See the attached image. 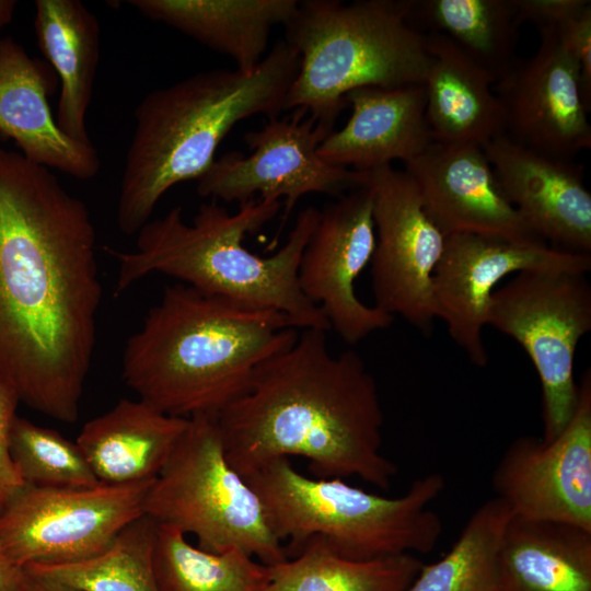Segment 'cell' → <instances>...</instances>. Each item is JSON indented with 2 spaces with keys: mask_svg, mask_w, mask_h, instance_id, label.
Returning <instances> with one entry per match:
<instances>
[{
  "mask_svg": "<svg viewBox=\"0 0 591 591\" xmlns=\"http://www.w3.org/2000/svg\"><path fill=\"white\" fill-rule=\"evenodd\" d=\"M101 300L86 205L0 143V375L20 402L77 421Z\"/></svg>",
  "mask_w": 591,
  "mask_h": 591,
  "instance_id": "obj_1",
  "label": "cell"
},
{
  "mask_svg": "<svg viewBox=\"0 0 591 591\" xmlns=\"http://www.w3.org/2000/svg\"><path fill=\"white\" fill-rule=\"evenodd\" d=\"M217 420L225 456L243 477L290 456L306 459L317 478L356 476L382 489L397 474L382 452L374 376L356 351L332 355L322 329H301L263 361Z\"/></svg>",
  "mask_w": 591,
  "mask_h": 591,
  "instance_id": "obj_2",
  "label": "cell"
},
{
  "mask_svg": "<svg viewBox=\"0 0 591 591\" xmlns=\"http://www.w3.org/2000/svg\"><path fill=\"white\" fill-rule=\"evenodd\" d=\"M298 335L279 311L169 286L126 343L123 379L166 415L218 416L247 390L255 369Z\"/></svg>",
  "mask_w": 591,
  "mask_h": 591,
  "instance_id": "obj_3",
  "label": "cell"
},
{
  "mask_svg": "<svg viewBox=\"0 0 591 591\" xmlns=\"http://www.w3.org/2000/svg\"><path fill=\"white\" fill-rule=\"evenodd\" d=\"M299 66L283 39L252 72L213 69L149 92L134 112L116 211L121 233L137 234L170 188L199 179L239 121L278 117Z\"/></svg>",
  "mask_w": 591,
  "mask_h": 591,
  "instance_id": "obj_4",
  "label": "cell"
},
{
  "mask_svg": "<svg viewBox=\"0 0 591 591\" xmlns=\"http://www.w3.org/2000/svg\"><path fill=\"white\" fill-rule=\"evenodd\" d=\"M282 207L280 200L251 199L231 213L216 200L202 204L190 223L176 206L149 220L136 234V248L109 250L118 262L115 294L151 274H163L210 296L286 314L299 329L331 331L318 306L302 293L298 269L320 210H301L287 242L270 256L244 246Z\"/></svg>",
  "mask_w": 591,
  "mask_h": 591,
  "instance_id": "obj_5",
  "label": "cell"
},
{
  "mask_svg": "<svg viewBox=\"0 0 591 591\" xmlns=\"http://www.w3.org/2000/svg\"><path fill=\"white\" fill-rule=\"evenodd\" d=\"M410 0H303L286 28L300 58L283 111L303 109L333 130L355 89L424 83L426 34L410 21Z\"/></svg>",
  "mask_w": 591,
  "mask_h": 591,
  "instance_id": "obj_6",
  "label": "cell"
},
{
  "mask_svg": "<svg viewBox=\"0 0 591 591\" xmlns=\"http://www.w3.org/2000/svg\"><path fill=\"white\" fill-rule=\"evenodd\" d=\"M257 494L287 558L311 537L337 555L369 560L431 552L442 533L430 506L443 491L441 474L415 479L402 496L368 493L341 478H311L289 459L274 460L244 477Z\"/></svg>",
  "mask_w": 591,
  "mask_h": 591,
  "instance_id": "obj_7",
  "label": "cell"
},
{
  "mask_svg": "<svg viewBox=\"0 0 591 591\" xmlns=\"http://www.w3.org/2000/svg\"><path fill=\"white\" fill-rule=\"evenodd\" d=\"M143 514L155 523L193 534L212 553L240 549L273 566L287 558L263 505L229 463L217 416L196 415L150 485Z\"/></svg>",
  "mask_w": 591,
  "mask_h": 591,
  "instance_id": "obj_8",
  "label": "cell"
},
{
  "mask_svg": "<svg viewBox=\"0 0 591 591\" xmlns=\"http://www.w3.org/2000/svg\"><path fill=\"white\" fill-rule=\"evenodd\" d=\"M487 325L518 341L530 357L542 387L543 442L570 420L579 394L573 360L591 331V286L586 273L523 270L497 288Z\"/></svg>",
  "mask_w": 591,
  "mask_h": 591,
  "instance_id": "obj_9",
  "label": "cell"
},
{
  "mask_svg": "<svg viewBox=\"0 0 591 591\" xmlns=\"http://www.w3.org/2000/svg\"><path fill=\"white\" fill-rule=\"evenodd\" d=\"M153 480L61 488L24 484L0 509V544L22 567L93 557L143 515Z\"/></svg>",
  "mask_w": 591,
  "mask_h": 591,
  "instance_id": "obj_10",
  "label": "cell"
},
{
  "mask_svg": "<svg viewBox=\"0 0 591 591\" xmlns=\"http://www.w3.org/2000/svg\"><path fill=\"white\" fill-rule=\"evenodd\" d=\"M333 130L303 109L283 118H269L259 130L247 131L251 154L229 152L215 159L198 179L197 194L239 205L251 199L280 200L285 217L308 194L343 196L363 183V171L335 166L317 154Z\"/></svg>",
  "mask_w": 591,
  "mask_h": 591,
  "instance_id": "obj_11",
  "label": "cell"
},
{
  "mask_svg": "<svg viewBox=\"0 0 591 591\" xmlns=\"http://www.w3.org/2000/svg\"><path fill=\"white\" fill-rule=\"evenodd\" d=\"M362 185L371 195L376 237L370 263L374 306L429 332L437 318L432 275L445 235L405 171L392 165L363 171Z\"/></svg>",
  "mask_w": 591,
  "mask_h": 591,
  "instance_id": "obj_12",
  "label": "cell"
},
{
  "mask_svg": "<svg viewBox=\"0 0 591 591\" xmlns=\"http://www.w3.org/2000/svg\"><path fill=\"white\" fill-rule=\"evenodd\" d=\"M591 270V254L569 253L545 242H519L459 232L445 236L432 275L437 318L470 360L484 367L488 355L483 339L494 291L509 275L523 270Z\"/></svg>",
  "mask_w": 591,
  "mask_h": 591,
  "instance_id": "obj_13",
  "label": "cell"
},
{
  "mask_svg": "<svg viewBox=\"0 0 591 591\" xmlns=\"http://www.w3.org/2000/svg\"><path fill=\"white\" fill-rule=\"evenodd\" d=\"M493 488L518 517L591 531V372L579 384L575 412L552 441L513 440L500 457Z\"/></svg>",
  "mask_w": 591,
  "mask_h": 591,
  "instance_id": "obj_14",
  "label": "cell"
},
{
  "mask_svg": "<svg viewBox=\"0 0 591 591\" xmlns=\"http://www.w3.org/2000/svg\"><path fill=\"white\" fill-rule=\"evenodd\" d=\"M375 242L371 195L362 185L320 211L300 259L302 293L349 345L387 328L395 318L364 304L355 291L357 278L371 263Z\"/></svg>",
  "mask_w": 591,
  "mask_h": 591,
  "instance_id": "obj_15",
  "label": "cell"
},
{
  "mask_svg": "<svg viewBox=\"0 0 591 591\" xmlns=\"http://www.w3.org/2000/svg\"><path fill=\"white\" fill-rule=\"evenodd\" d=\"M540 45L494 84L505 113V134L543 155L573 161L591 147V125L579 67L556 28H541Z\"/></svg>",
  "mask_w": 591,
  "mask_h": 591,
  "instance_id": "obj_16",
  "label": "cell"
},
{
  "mask_svg": "<svg viewBox=\"0 0 591 591\" xmlns=\"http://www.w3.org/2000/svg\"><path fill=\"white\" fill-rule=\"evenodd\" d=\"M498 186L529 229L554 248L591 254V194L583 167L499 135L482 146Z\"/></svg>",
  "mask_w": 591,
  "mask_h": 591,
  "instance_id": "obj_17",
  "label": "cell"
},
{
  "mask_svg": "<svg viewBox=\"0 0 591 591\" xmlns=\"http://www.w3.org/2000/svg\"><path fill=\"white\" fill-rule=\"evenodd\" d=\"M404 164L417 185L426 212L445 236L468 232L519 242H545L507 200L482 147L432 141Z\"/></svg>",
  "mask_w": 591,
  "mask_h": 591,
  "instance_id": "obj_18",
  "label": "cell"
},
{
  "mask_svg": "<svg viewBox=\"0 0 591 591\" xmlns=\"http://www.w3.org/2000/svg\"><path fill=\"white\" fill-rule=\"evenodd\" d=\"M56 83L49 65L30 57L12 37L0 38V134L28 161L91 179L101 160L92 143L74 140L58 127L48 100Z\"/></svg>",
  "mask_w": 591,
  "mask_h": 591,
  "instance_id": "obj_19",
  "label": "cell"
},
{
  "mask_svg": "<svg viewBox=\"0 0 591 591\" xmlns=\"http://www.w3.org/2000/svg\"><path fill=\"white\" fill-rule=\"evenodd\" d=\"M345 101L351 106L348 121L317 148L318 157L328 164L369 171L394 160L406 163L433 141L422 84L359 88L347 93Z\"/></svg>",
  "mask_w": 591,
  "mask_h": 591,
  "instance_id": "obj_20",
  "label": "cell"
},
{
  "mask_svg": "<svg viewBox=\"0 0 591 591\" xmlns=\"http://www.w3.org/2000/svg\"><path fill=\"white\" fill-rule=\"evenodd\" d=\"M426 42L430 63L422 85L432 140L482 147L505 134L493 77L444 34L429 32Z\"/></svg>",
  "mask_w": 591,
  "mask_h": 591,
  "instance_id": "obj_21",
  "label": "cell"
},
{
  "mask_svg": "<svg viewBox=\"0 0 591 591\" xmlns=\"http://www.w3.org/2000/svg\"><path fill=\"white\" fill-rule=\"evenodd\" d=\"M188 424L141 399H121L82 427L77 444L99 482L127 485L153 480Z\"/></svg>",
  "mask_w": 591,
  "mask_h": 591,
  "instance_id": "obj_22",
  "label": "cell"
},
{
  "mask_svg": "<svg viewBox=\"0 0 591 591\" xmlns=\"http://www.w3.org/2000/svg\"><path fill=\"white\" fill-rule=\"evenodd\" d=\"M143 16L169 25L252 72L264 59L271 30L286 25L298 0H129Z\"/></svg>",
  "mask_w": 591,
  "mask_h": 591,
  "instance_id": "obj_23",
  "label": "cell"
},
{
  "mask_svg": "<svg viewBox=\"0 0 591 591\" xmlns=\"http://www.w3.org/2000/svg\"><path fill=\"white\" fill-rule=\"evenodd\" d=\"M496 591H591V531L512 514L500 543Z\"/></svg>",
  "mask_w": 591,
  "mask_h": 591,
  "instance_id": "obj_24",
  "label": "cell"
},
{
  "mask_svg": "<svg viewBox=\"0 0 591 591\" xmlns=\"http://www.w3.org/2000/svg\"><path fill=\"white\" fill-rule=\"evenodd\" d=\"M37 45L60 80L56 121L70 138L92 143L86 112L100 59V24L79 0H36Z\"/></svg>",
  "mask_w": 591,
  "mask_h": 591,
  "instance_id": "obj_25",
  "label": "cell"
},
{
  "mask_svg": "<svg viewBox=\"0 0 591 591\" xmlns=\"http://www.w3.org/2000/svg\"><path fill=\"white\" fill-rule=\"evenodd\" d=\"M422 566L412 554L348 559L311 537L290 557L269 566L268 591H406Z\"/></svg>",
  "mask_w": 591,
  "mask_h": 591,
  "instance_id": "obj_26",
  "label": "cell"
},
{
  "mask_svg": "<svg viewBox=\"0 0 591 591\" xmlns=\"http://www.w3.org/2000/svg\"><path fill=\"white\" fill-rule=\"evenodd\" d=\"M412 23L453 40L495 83L517 59L518 23L510 0H410Z\"/></svg>",
  "mask_w": 591,
  "mask_h": 591,
  "instance_id": "obj_27",
  "label": "cell"
},
{
  "mask_svg": "<svg viewBox=\"0 0 591 591\" xmlns=\"http://www.w3.org/2000/svg\"><path fill=\"white\" fill-rule=\"evenodd\" d=\"M153 568L159 591H268L270 568L240 551L212 553L157 523Z\"/></svg>",
  "mask_w": 591,
  "mask_h": 591,
  "instance_id": "obj_28",
  "label": "cell"
},
{
  "mask_svg": "<svg viewBox=\"0 0 591 591\" xmlns=\"http://www.w3.org/2000/svg\"><path fill=\"white\" fill-rule=\"evenodd\" d=\"M157 523L141 515L102 553L65 564H32L28 575L76 591H159L153 568Z\"/></svg>",
  "mask_w": 591,
  "mask_h": 591,
  "instance_id": "obj_29",
  "label": "cell"
},
{
  "mask_svg": "<svg viewBox=\"0 0 591 591\" xmlns=\"http://www.w3.org/2000/svg\"><path fill=\"white\" fill-rule=\"evenodd\" d=\"M512 514L502 499L486 500L449 553L424 565L406 591H496L500 543Z\"/></svg>",
  "mask_w": 591,
  "mask_h": 591,
  "instance_id": "obj_30",
  "label": "cell"
},
{
  "mask_svg": "<svg viewBox=\"0 0 591 591\" xmlns=\"http://www.w3.org/2000/svg\"><path fill=\"white\" fill-rule=\"evenodd\" d=\"M9 452L25 485L61 488L101 483L77 442L20 416L12 425Z\"/></svg>",
  "mask_w": 591,
  "mask_h": 591,
  "instance_id": "obj_31",
  "label": "cell"
},
{
  "mask_svg": "<svg viewBox=\"0 0 591 591\" xmlns=\"http://www.w3.org/2000/svg\"><path fill=\"white\" fill-rule=\"evenodd\" d=\"M518 25L531 23L541 28L559 30L588 7L589 0H510Z\"/></svg>",
  "mask_w": 591,
  "mask_h": 591,
  "instance_id": "obj_32",
  "label": "cell"
},
{
  "mask_svg": "<svg viewBox=\"0 0 591 591\" xmlns=\"http://www.w3.org/2000/svg\"><path fill=\"white\" fill-rule=\"evenodd\" d=\"M20 403L8 381L0 375V509L24 485L10 457L9 441Z\"/></svg>",
  "mask_w": 591,
  "mask_h": 591,
  "instance_id": "obj_33",
  "label": "cell"
},
{
  "mask_svg": "<svg viewBox=\"0 0 591 591\" xmlns=\"http://www.w3.org/2000/svg\"><path fill=\"white\" fill-rule=\"evenodd\" d=\"M561 43L580 70L581 91L590 111L591 104V5L579 16L557 30Z\"/></svg>",
  "mask_w": 591,
  "mask_h": 591,
  "instance_id": "obj_34",
  "label": "cell"
},
{
  "mask_svg": "<svg viewBox=\"0 0 591 591\" xmlns=\"http://www.w3.org/2000/svg\"><path fill=\"white\" fill-rule=\"evenodd\" d=\"M0 591H31L26 569L14 563L0 544Z\"/></svg>",
  "mask_w": 591,
  "mask_h": 591,
  "instance_id": "obj_35",
  "label": "cell"
},
{
  "mask_svg": "<svg viewBox=\"0 0 591 591\" xmlns=\"http://www.w3.org/2000/svg\"><path fill=\"white\" fill-rule=\"evenodd\" d=\"M28 576L31 581V591H76L47 580L35 578L31 575Z\"/></svg>",
  "mask_w": 591,
  "mask_h": 591,
  "instance_id": "obj_36",
  "label": "cell"
},
{
  "mask_svg": "<svg viewBox=\"0 0 591 591\" xmlns=\"http://www.w3.org/2000/svg\"><path fill=\"white\" fill-rule=\"evenodd\" d=\"M16 4L15 0H0V31L11 22Z\"/></svg>",
  "mask_w": 591,
  "mask_h": 591,
  "instance_id": "obj_37",
  "label": "cell"
}]
</instances>
